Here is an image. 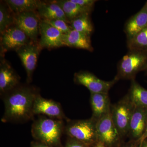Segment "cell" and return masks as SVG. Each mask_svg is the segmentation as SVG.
<instances>
[{
	"label": "cell",
	"instance_id": "cell-1",
	"mask_svg": "<svg viewBox=\"0 0 147 147\" xmlns=\"http://www.w3.org/2000/svg\"><path fill=\"white\" fill-rule=\"evenodd\" d=\"M31 86H18L3 96L5 112L3 122L22 123L31 119L34 102L38 94Z\"/></svg>",
	"mask_w": 147,
	"mask_h": 147
},
{
	"label": "cell",
	"instance_id": "cell-2",
	"mask_svg": "<svg viewBox=\"0 0 147 147\" xmlns=\"http://www.w3.org/2000/svg\"><path fill=\"white\" fill-rule=\"evenodd\" d=\"M62 120L40 117L32 125L33 137L41 143L50 146H57L60 143L63 128Z\"/></svg>",
	"mask_w": 147,
	"mask_h": 147
},
{
	"label": "cell",
	"instance_id": "cell-3",
	"mask_svg": "<svg viewBox=\"0 0 147 147\" xmlns=\"http://www.w3.org/2000/svg\"><path fill=\"white\" fill-rule=\"evenodd\" d=\"M147 69V51L129 50L122 58L117 65V72L115 78L132 80L136 75Z\"/></svg>",
	"mask_w": 147,
	"mask_h": 147
},
{
	"label": "cell",
	"instance_id": "cell-4",
	"mask_svg": "<svg viewBox=\"0 0 147 147\" xmlns=\"http://www.w3.org/2000/svg\"><path fill=\"white\" fill-rule=\"evenodd\" d=\"M97 121L91 118L80 120L69 121L65 127L66 134L71 139L88 146L98 142L96 132Z\"/></svg>",
	"mask_w": 147,
	"mask_h": 147
},
{
	"label": "cell",
	"instance_id": "cell-5",
	"mask_svg": "<svg viewBox=\"0 0 147 147\" xmlns=\"http://www.w3.org/2000/svg\"><path fill=\"white\" fill-rule=\"evenodd\" d=\"M135 107L128 94L111 105V117L121 139L128 135L129 124Z\"/></svg>",
	"mask_w": 147,
	"mask_h": 147
},
{
	"label": "cell",
	"instance_id": "cell-6",
	"mask_svg": "<svg viewBox=\"0 0 147 147\" xmlns=\"http://www.w3.org/2000/svg\"><path fill=\"white\" fill-rule=\"evenodd\" d=\"M96 132L98 142L106 147H115L120 144L121 139L111 117L108 113L96 122Z\"/></svg>",
	"mask_w": 147,
	"mask_h": 147
},
{
	"label": "cell",
	"instance_id": "cell-7",
	"mask_svg": "<svg viewBox=\"0 0 147 147\" xmlns=\"http://www.w3.org/2000/svg\"><path fill=\"white\" fill-rule=\"evenodd\" d=\"M74 81L75 84L86 87L90 93H108L110 89L118 81L115 78L111 81H104L87 71H80L74 74Z\"/></svg>",
	"mask_w": 147,
	"mask_h": 147
},
{
	"label": "cell",
	"instance_id": "cell-8",
	"mask_svg": "<svg viewBox=\"0 0 147 147\" xmlns=\"http://www.w3.org/2000/svg\"><path fill=\"white\" fill-rule=\"evenodd\" d=\"M31 40L22 30L13 25L1 34V52L16 50L28 44Z\"/></svg>",
	"mask_w": 147,
	"mask_h": 147
},
{
	"label": "cell",
	"instance_id": "cell-9",
	"mask_svg": "<svg viewBox=\"0 0 147 147\" xmlns=\"http://www.w3.org/2000/svg\"><path fill=\"white\" fill-rule=\"evenodd\" d=\"M41 20L36 11H28L15 15L13 25L22 30L32 42L37 43Z\"/></svg>",
	"mask_w": 147,
	"mask_h": 147
},
{
	"label": "cell",
	"instance_id": "cell-10",
	"mask_svg": "<svg viewBox=\"0 0 147 147\" xmlns=\"http://www.w3.org/2000/svg\"><path fill=\"white\" fill-rule=\"evenodd\" d=\"M41 49L38 43L31 41L16 51L26 71L28 83L31 82L33 73Z\"/></svg>",
	"mask_w": 147,
	"mask_h": 147
},
{
	"label": "cell",
	"instance_id": "cell-11",
	"mask_svg": "<svg viewBox=\"0 0 147 147\" xmlns=\"http://www.w3.org/2000/svg\"><path fill=\"white\" fill-rule=\"evenodd\" d=\"M34 115H44L50 118L63 120L66 119L61 104L52 99L42 97L38 94L34 102Z\"/></svg>",
	"mask_w": 147,
	"mask_h": 147
},
{
	"label": "cell",
	"instance_id": "cell-12",
	"mask_svg": "<svg viewBox=\"0 0 147 147\" xmlns=\"http://www.w3.org/2000/svg\"><path fill=\"white\" fill-rule=\"evenodd\" d=\"M40 39L38 44L42 48H57L65 46L64 34L42 20L39 25Z\"/></svg>",
	"mask_w": 147,
	"mask_h": 147
},
{
	"label": "cell",
	"instance_id": "cell-13",
	"mask_svg": "<svg viewBox=\"0 0 147 147\" xmlns=\"http://www.w3.org/2000/svg\"><path fill=\"white\" fill-rule=\"evenodd\" d=\"M20 78L5 59L1 57L0 63V93L1 96L20 85Z\"/></svg>",
	"mask_w": 147,
	"mask_h": 147
},
{
	"label": "cell",
	"instance_id": "cell-14",
	"mask_svg": "<svg viewBox=\"0 0 147 147\" xmlns=\"http://www.w3.org/2000/svg\"><path fill=\"white\" fill-rule=\"evenodd\" d=\"M147 125V108L135 106L131 116L127 136L131 140L139 142L146 131Z\"/></svg>",
	"mask_w": 147,
	"mask_h": 147
},
{
	"label": "cell",
	"instance_id": "cell-15",
	"mask_svg": "<svg viewBox=\"0 0 147 147\" xmlns=\"http://www.w3.org/2000/svg\"><path fill=\"white\" fill-rule=\"evenodd\" d=\"M90 102L92 112V118L97 121L111 111L108 93H90Z\"/></svg>",
	"mask_w": 147,
	"mask_h": 147
},
{
	"label": "cell",
	"instance_id": "cell-16",
	"mask_svg": "<svg viewBox=\"0 0 147 147\" xmlns=\"http://www.w3.org/2000/svg\"><path fill=\"white\" fill-rule=\"evenodd\" d=\"M147 27V11L146 5L141 10L128 19L125 25L124 31L127 40Z\"/></svg>",
	"mask_w": 147,
	"mask_h": 147
},
{
	"label": "cell",
	"instance_id": "cell-17",
	"mask_svg": "<svg viewBox=\"0 0 147 147\" xmlns=\"http://www.w3.org/2000/svg\"><path fill=\"white\" fill-rule=\"evenodd\" d=\"M63 42L65 46L84 49L90 52L94 50L90 36L73 29L68 33L64 34Z\"/></svg>",
	"mask_w": 147,
	"mask_h": 147
},
{
	"label": "cell",
	"instance_id": "cell-18",
	"mask_svg": "<svg viewBox=\"0 0 147 147\" xmlns=\"http://www.w3.org/2000/svg\"><path fill=\"white\" fill-rule=\"evenodd\" d=\"M37 11L42 20L60 19L68 22L63 10L55 1H41Z\"/></svg>",
	"mask_w": 147,
	"mask_h": 147
},
{
	"label": "cell",
	"instance_id": "cell-19",
	"mask_svg": "<svg viewBox=\"0 0 147 147\" xmlns=\"http://www.w3.org/2000/svg\"><path fill=\"white\" fill-rule=\"evenodd\" d=\"M61 7L68 22L84 13H90L93 9L83 7L72 2L71 0L55 1Z\"/></svg>",
	"mask_w": 147,
	"mask_h": 147
},
{
	"label": "cell",
	"instance_id": "cell-20",
	"mask_svg": "<svg viewBox=\"0 0 147 147\" xmlns=\"http://www.w3.org/2000/svg\"><path fill=\"white\" fill-rule=\"evenodd\" d=\"M4 2L14 15L36 11L41 2L37 0H6Z\"/></svg>",
	"mask_w": 147,
	"mask_h": 147
},
{
	"label": "cell",
	"instance_id": "cell-21",
	"mask_svg": "<svg viewBox=\"0 0 147 147\" xmlns=\"http://www.w3.org/2000/svg\"><path fill=\"white\" fill-rule=\"evenodd\" d=\"M127 94L135 106L147 109V90L135 79L131 80V86Z\"/></svg>",
	"mask_w": 147,
	"mask_h": 147
},
{
	"label": "cell",
	"instance_id": "cell-22",
	"mask_svg": "<svg viewBox=\"0 0 147 147\" xmlns=\"http://www.w3.org/2000/svg\"><path fill=\"white\" fill-rule=\"evenodd\" d=\"M90 13H83L70 21L71 28L90 36L93 31V27L90 18Z\"/></svg>",
	"mask_w": 147,
	"mask_h": 147
},
{
	"label": "cell",
	"instance_id": "cell-23",
	"mask_svg": "<svg viewBox=\"0 0 147 147\" xmlns=\"http://www.w3.org/2000/svg\"><path fill=\"white\" fill-rule=\"evenodd\" d=\"M129 50L147 51V27L130 39L127 40Z\"/></svg>",
	"mask_w": 147,
	"mask_h": 147
},
{
	"label": "cell",
	"instance_id": "cell-24",
	"mask_svg": "<svg viewBox=\"0 0 147 147\" xmlns=\"http://www.w3.org/2000/svg\"><path fill=\"white\" fill-rule=\"evenodd\" d=\"M13 13L5 2L0 4V32L1 34L3 32L14 24V16Z\"/></svg>",
	"mask_w": 147,
	"mask_h": 147
},
{
	"label": "cell",
	"instance_id": "cell-25",
	"mask_svg": "<svg viewBox=\"0 0 147 147\" xmlns=\"http://www.w3.org/2000/svg\"><path fill=\"white\" fill-rule=\"evenodd\" d=\"M42 20L57 29L63 34L68 33L69 32L72 30L70 26H69L67 24V22L63 20L60 19Z\"/></svg>",
	"mask_w": 147,
	"mask_h": 147
},
{
	"label": "cell",
	"instance_id": "cell-26",
	"mask_svg": "<svg viewBox=\"0 0 147 147\" xmlns=\"http://www.w3.org/2000/svg\"><path fill=\"white\" fill-rule=\"evenodd\" d=\"M72 2L75 3L78 5L86 7V8L93 9L95 3L97 1L96 0H71Z\"/></svg>",
	"mask_w": 147,
	"mask_h": 147
},
{
	"label": "cell",
	"instance_id": "cell-27",
	"mask_svg": "<svg viewBox=\"0 0 147 147\" xmlns=\"http://www.w3.org/2000/svg\"><path fill=\"white\" fill-rule=\"evenodd\" d=\"M65 147H89L83 143L71 139L67 142Z\"/></svg>",
	"mask_w": 147,
	"mask_h": 147
},
{
	"label": "cell",
	"instance_id": "cell-28",
	"mask_svg": "<svg viewBox=\"0 0 147 147\" xmlns=\"http://www.w3.org/2000/svg\"><path fill=\"white\" fill-rule=\"evenodd\" d=\"M123 147H139V141L130 140Z\"/></svg>",
	"mask_w": 147,
	"mask_h": 147
},
{
	"label": "cell",
	"instance_id": "cell-29",
	"mask_svg": "<svg viewBox=\"0 0 147 147\" xmlns=\"http://www.w3.org/2000/svg\"><path fill=\"white\" fill-rule=\"evenodd\" d=\"M32 147H51L48 145L42 143H34L32 146Z\"/></svg>",
	"mask_w": 147,
	"mask_h": 147
},
{
	"label": "cell",
	"instance_id": "cell-30",
	"mask_svg": "<svg viewBox=\"0 0 147 147\" xmlns=\"http://www.w3.org/2000/svg\"><path fill=\"white\" fill-rule=\"evenodd\" d=\"M147 139V125L146 126V131H145L144 133V135L142 136V138L140 139L139 140V145L142 144V142L145 140V139Z\"/></svg>",
	"mask_w": 147,
	"mask_h": 147
},
{
	"label": "cell",
	"instance_id": "cell-31",
	"mask_svg": "<svg viewBox=\"0 0 147 147\" xmlns=\"http://www.w3.org/2000/svg\"><path fill=\"white\" fill-rule=\"evenodd\" d=\"M93 147H106L101 142H98L93 146Z\"/></svg>",
	"mask_w": 147,
	"mask_h": 147
},
{
	"label": "cell",
	"instance_id": "cell-32",
	"mask_svg": "<svg viewBox=\"0 0 147 147\" xmlns=\"http://www.w3.org/2000/svg\"><path fill=\"white\" fill-rule=\"evenodd\" d=\"M139 147H147V139H145L142 144L139 145Z\"/></svg>",
	"mask_w": 147,
	"mask_h": 147
},
{
	"label": "cell",
	"instance_id": "cell-33",
	"mask_svg": "<svg viewBox=\"0 0 147 147\" xmlns=\"http://www.w3.org/2000/svg\"><path fill=\"white\" fill-rule=\"evenodd\" d=\"M145 5H146V9L147 11V1L146 2V3H145Z\"/></svg>",
	"mask_w": 147,
	"mask_h": 147
},
{
	"label": "cell",
	"instance_id": "cell-34",
	"mask_svg": "<svg viewBox=\"0 0 147 147\" xmlns=\"http://www.w3.org/2000/svg\"><path fill=\"white\" fill-rule=\"evenodd\" d=\"M146 74L147 75V69H146Z\"/></svg>",
	"mask_w": 147,
	"mask_h": 147
}]
</instances>
